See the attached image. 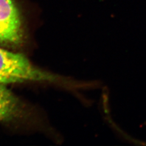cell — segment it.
I'll list each match as a JSON object with an SVG mask.
<instances>
[{
	"instance_id": "cell-3",
	"label": "cell",
	"mask_w": 146,
	"mask_h": 146,
	"mask_svg": "<svg viewBox=\"0 0 146 146\" xmlns=\"http://www.w3.org/2000/svg\"><path fill=\"white\" fill-rule=\"evenodd\" d=\"M30 108L9 90L6 84L0 83V122L15 124L34 118Z\"/></svg>"
},
{
	"instance_id": "cell-2",
	"label": "cell",
	"mask_w": 146,
	"mask_h": 146,
	"mask_svg": "<svg viewBox=\"0 0 146 146\" xmlns=\"http://www.w3.org/2000/svg\"><path fill=\"white\" fill-rule=\"evenodd\" d=\"M22 18L13 0H0V45L17 48L24 44Z\"/></svg>"
},
{
	"instance_id": "cell-1",
	"label": "cell",
	"mask_w": 146,
	"mask_h": 146,
	"mask_svg": "<svg viewBox=\"0 0 146 146\" xmlns=\"http://www.w3.org/2000/svg\"><path fill=\"white\" fill-rule=\"evenodd\" d=\"M0 83L43 85L70 93L76 80L36 66L20 53L0 48Z\"/></svg>"
}]
</instances>
